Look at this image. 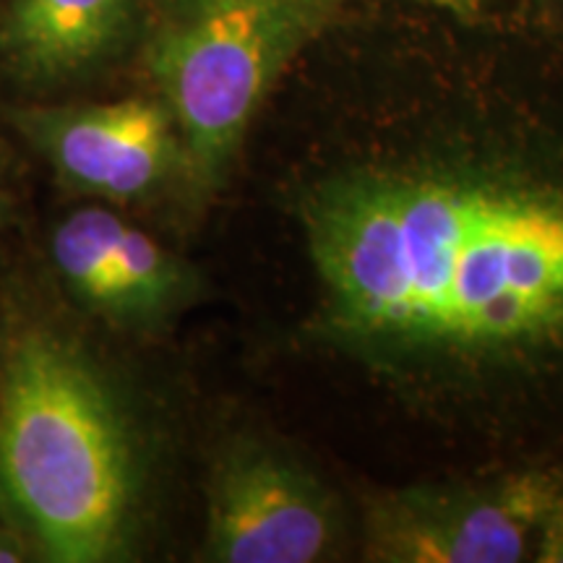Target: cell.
<instances>
[{
	"mask_svg": "<svg viewBox=\"0 0 563 563\" xmlns=\"http://www.w3.org/2000/svg\"><path fill=\"white\" fill-rule=\"evenodd\" d=\"M563 485V454L498 462L488 475L420 483L368 498L363 553L376 563L532 561Z\"/></svg>",
	"mask_w": 563,
	"mask_h": 563,
	"instance_id": "cell-4",
	"label": "cell"
},
{
	"mask_svg": "<svg viewBox=\"0 0 563 563\" xmlns=\"http://www.w3.org/2000/svg\"><path fill=\"white\" fill-rule=\"evenodd\" d=\"M53 269L89 313L125 329L170 321L194 298V269L108 207H79L55 224Z\"/></svg>",
	"mask_w": 563,
	"mask_h": 563,
	"instance_id": "cell-7",
	"label": "cell"
},
{
	"mask_svg": "<svg viewBox=\"0 0 563 563\" xmlns=\"http://www.w3.org/2000/svg\"><path fill=\"white\" fill-rule=\"evenodd\" d=\"M534 563H563V485L555 501L548 509L540 525L538 543H534Z\"/></svg>",
	"mask_w": 563,
	"mask_h": 563,
	"instance_id": "cell-10",
	"label": "cell"
},
{
	"mask_svg": "<svg viewBox=\"0 0 563 563\" xmlns=\"http://www.w3.org/2000/svg\"><path fill=\"white\" fill-rule=\"evenodd\" d=\"M334 504L298 456L258 435H232L207 477L203 559L311 563L334 543Z\"/></svg>",
	"mask_w": 563,
	"mask_h": 563,
	"instance_id": "cell-5",
	"label": "cell"
},
{
	"mask_svg": "<svg viewBox=\"0 0 563 563\" xmlns=\"http://www.w3.org/2000/svg\"><path fill=\"white\" fill-rule=\"evenodd\" d=\"M0 222H3V196H0Z\"/></svg>",
	"mask_w": 563,
	"mask_h": 563,
	"instance_id": "cell-13",
	"label": "cell"
},
{
	"mask_svg": "<svg viewBox=\"0 0 563 563\" xmlns=\"http://www.w3.org/2000/svg\"><path fill=\"white\" fill-rule=\"evenodd\" d=\"M152 0H3L0 70L24 87L95 74L144 32Z\"/></svg>",
	"mask_w": 563,
	"mask_h": 563,
	"instance_id": "cell-8",
	"label": "cell"
},
{
	"mask_svg": "<svg viewBox=\"0 0 563 563\" xmlns=\"http://www.w3.org/2000/svg\"><path fill=\"white\" fill-rule=\"evenodd\" d=\"M527 5L540 16H551V19H563V0H525Z\"/></svg>",
	"mask_w": 563,
	"mask_h": 563,
	"instance_id": "cell-12",
	"label": "cell"
},
{
	"mask_svg": "<svg viewBox=\"0 0 563 563\" xmlns=\"http://www.w3.org/2000/svg\"><path fill=\"white\" fill-rule=\"evenodd\" d=\"M336 3L347 5L352 0H336ZM394 3L446 13L464 24H509V21L540 16L525 0H394Z\"/></svg>",
	"mask_w": 563,
	"mask_h": 563,
	"instance_id": "cell-9",
	"label": "cell"
},
{
	"mask_svg": "<svg viewBox=\"0 0 563 563\" xmlns=\"http://www.w3.org/2000/svg\"><path fill=\"white\" fill-rule=\"evenodd\" d=\"M340 11L336 0H152L141 53L196 194L228 183L264 102Z\"/></svg>",
	"mask_w": 563,
	"mask_h": 563,
	"instance_id": "cell-3",
	"label": "cell"
},
{
	"mask_svg": "<svg viewBox=\"0 0 563 563\" xmlns=\"http://www.w3.org/2000/svg\"><path fill=\"white\" fill-rule=\"evenodd\" d=\"M11 121L79 194L129 203L183 178V144L159 97L34 104L13 110Z\"/></svg>",
	"mask_w": 563,
	"mask_h": 563,
	"instance_id": "cell-6",
	"label": "cell"
},
{
	"mask_svg": "<svg viewBox=\"0 0 563 563\" xmlns=\"http://www.w3.org/2000/svg\"><path fill=\"white\" fill-rule=\"evenodd\" d=\"M24 559V545H21L11 532H5L3 527H0V563H16Z\"/></svg>",
	"mask_w": 563,
	"mask_h": 563,
	"instance_id": "cell-11",
	"label": "cell"
},
{
	"mask_svg": "<svg viewBox=\"0 0 563 563\" xmlns=\"http://www.w3.org/2000/svg\"><path fill=\"white\" fill-rule=\"evenodd\" d=\"M0 493L45 561L102 563L129 545L139 504L129 415L81 342L45 319L5 336Z\"/></svg>",
	"mask_w": 563,
	"mask_h": 563,
	"instance_id": "cell-2",
	"label": "cell"
},
{
	"mask_svg": "<svg viewBox=\"0 0 563 563\" xmlns=\"http://www.w3.org/2000/svg\"><path fill=\"white\" fill-rule=\"evenodd\" d=\"M426 16L285 167L302 340L498 462L563 454V19Z\"/></svg>",
	"mask_w": 563,
	"mask_h": 563,
	"instance_id": "cell-1",
	"label": "cell"
}]
</instances>
